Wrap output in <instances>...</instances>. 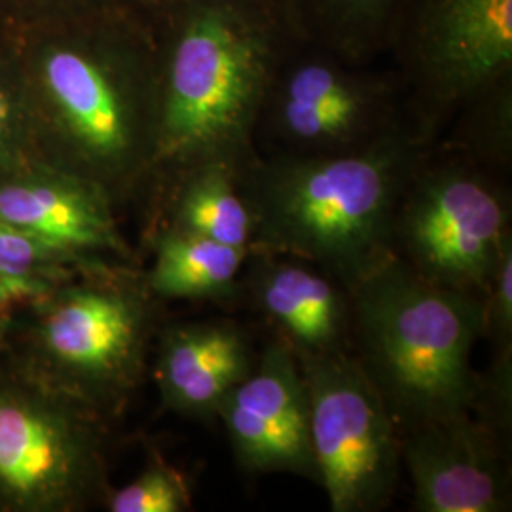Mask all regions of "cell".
Returning <instances> with one entry per match:
<instances>
[{
  "instance_id": "1",
  "label": "cell",
  "mask_w": 512,
  "mask_h": 512,
  "mask_svg": "<svg viewBox=\"0 0 512 512\" xmlns=\"http://www.w3.org/2000/svg\"><path fill=\"white\" fill-rule=\"evenodd\" d=\"M16 31L42 160L128 196L154 167L158 54L99 4Z\"/></svg>"
},
{
  "instance_id": "2",
  "label": "cell",
  "mask_w": 512,
  "mask_h": 512,
  "mask_svg": "<svg viewBox=\"0 0 512 512\" xmlns=\"http://www.w3.org/2000/svg\"><path fill=\"white\" fill-rule=\"evenodd\" d=\"M421 156L418 135L399 124L340 152L253 156L239 169L251 253L306 260L351 293L393 258L395 213Z\"/></svg>"
},
{
  "instance_id": "3",
  "label": "cell",
  "mask_w": 512,
  "mask_h": 512,
  "mask_svg": "<svg viewBox=\"0 0 512 512\" xmlns=\"http://www.w3.org/2000/svg\"><path fill=\"white\" fill-rule=\"evenodd\" d=\"M156 65L154 167L169 179L219 160L245 165L277 73L275 33L251 0H177Z\"/></svg>"
},
{
  "instance_id": "4",
  "label": "cell",
  "mask_w": 512,
  "mask_h": 512,
  "mask_svg": "<svg viewBox=\"0 0 512 512\" xmlns=\"http://www.w3.org/2000/svg\"><path fill=\"white\" fill-rule=\"evenodd\" d=\"M351 353L399 431L471 410L484 302L389 258L351 291Z\"/></svg>"
},
{
  "instance_id": "5",
  "label": "cell",
  "mask_w": 512,
  "mask_h": 512,
  "mask_svg": "<svg viewBox=\"0 0 512 512\" xmlns=\"http://www.w3.org/2000/svg\"><path fill=\"white\" fill-rule=\"evenodd\" d=\"M35 342L50 387L92 410L126 403L141 384L156 296L145 279L101 262L40 298Z\"/></svg>"
},
{
  "instance_id": "6",
  "label": "cell",
  "mask_w": 512,
  "mask_h": 512,
  "mask_svg": "<svg viewBox=\"0 0 512 512\" xmlns=\"http://www.w3.org/2000/svg\"><path fill=\"white\" fill-rule=\"evenodd\" d=\"M511 196L465 158L421 156L393 224V256L421 279L484 296L512 245Z\"/></svg>"
},
{
  "instance_id": "7",
  "label": "cell",
  "mask_w": 512,
  "mask_h": 512,
  "mask_svg": "<svg viewBox=\"0 0 512 512\" xmlns=\"http://www.w3.org/2000/svg\"><path fill=\"white\" fill-rule=\"evenodd\" d=\"M109 495L95 410L65 393L0 384V505L73 511Z\"/></svg>"
},
{
  "instance_id": "8",
  "label": "cell",
  "mask_w": 512,
  "mask_h": 512,
  "mask_svg": "<svg viewBox=\"0 0 512 512\" xmlns=\"http://www.w3.org/2000/svg\"><path fill=\"white\" fill-rule=\"evenodd\" d=\"M317 484L332 512L384 511L401 475V431L353 353L298 359Z\"/></svg>"
},
{
  "instance_id": "9",
  "label": "cell",
  "mask_w": 512,
  "mask_h": 512,
  "mask_svg": "<svg viewBox=\"0 0 512 512\" xmlns=\"http://www.w3.org/2000/svg\"><path fill=\"white\" fill-rule=\"evenodd\" d=\"M408 59L423 143L446 114L509 82L512 0H420Z\"/></svg>"
},
{
  "instance_id": "10",
  "label": "cell",
  "mask_w": 512,
  "mask_h": 512,
  "mask_svg": "<svg viewBox=\"0 0 512 512\" xmlns=\"http://www.w3.org/2000/svg\"><path fill=\"white\" fill-rule=\"evenodd\" d=\"M232 454L247 475L291 473L317 484L308 389L291 348L275 338L220 403Z\"/></svg>"
},
{
  "instance_id": "11",
  "label": "cell",
  "mask_w": 512,
  "mask_h": 512,
  "mask_svg": "<svg viewBox=\"0 0 512 512\" xmlns=\"http://www.w3.org/2000/svg\"><path fill=\"white\" fill-rule=\"evenodd\" d=\"M418 512L511 511V439L471 410L401 433Z\"/></svg>"
},
{
  "instance_id": "12",
  "label": "cell",
  "mask_w": 512,
  "mask_h": 512,
  "mask_svg": "<svg viewBox=\"0 0 512 512\" xmlns=\"http://www.w3.org/2000/svg\"><path fill=\"white\" fill-rule=\"evenodd\" d=\"M279 154H325L361 147L397 126L387 90L336 65L306 61L277 78L264 99Z\"/></svg>"
},
{
  "instance_id": "13",
  "label": "cell",
  "mask_w": 512,
  "mask_h": 512,
  "mask_svg": "<svg viewBox=\"0 0 512 512\" xmlns=\"http://www.w3.org/2000/svg\"><path fill=\"white\" fill-rule=\"evenodd\" d=\"M112 203L97 184L48 162L0 177V219L88 260L131 256Z\"/></svg>"
},
{
  "instance_id": "14",
  "label": "cell",
  "mask_w": 512,
  "mask_h": 512,
  "mask_svg": "<svg viewBox=\"0 0 512 512\" xmlns=\"http://www.w3.org/2000/svg\"><path fill=\"white\" fill-rule=\"evenodd\" d=\"M243 298L296 359L351 351V294L311 262L251 253L243 268Z\"/></svg>"
},
{
  "instance_id": "15",
  "label": "cell",
  "mask_w": 512,
  "mask_h": 512,
  "mask_svg": "<svg viewBox=\"0 0 512 512\" xmlns=\"http://www.w3.org/2000/svg\"><path fill=\"white\" fill-rule=\"evenodd\" d=\"M256 357L249 334L234 321H188L162 330L154 378L169 410L217 420L222 399L251 372Z\"/></svg>"
},
{
  "instance_id": "16",
  "label": "cell",
  "mask_w": 512,
  "mask_h": 512,
  "mask_svg": "<svg viewBox=\"0 0 512 512\" xmlns=\"http://www.w3.org/2000/svg\"><path fill=\"white\" fill-rule=\"evenodd\" d=\"M249 253L211 239L164 228L154 239L145 283L156 298L238 304Z\"/></svg>"
},
{
  "instance_id": "17",
  "label": "cell",
  "mask_w": 512,
  "mask_h": 512,
  "mask_svg": "<svg viewBox=\"0 0 512 512\" xmlns=\"http://www.w3.org/2000/svg\"><path fill=\"white\" fill-rule=\"evenodd\" d=\"M241 165L203 162L171 177L169 226L251 253L255 222L239 183Z\"/></svg>"
},
{
  "instance_id": "18",
  "label": "cell",
  "mask_w": 512,
  "mask_h": 512,
  "mask_svg": "<svg viewBox=\"0 0 512 512\" xmlns=\"http://www.w3.org/2000/svg\"><path fill=\"white\" fill-rule=\"evenodd\" d=\"M101 262L69 253L0 219V289L12 300H40L55 285Z\"/></svg>"
},
{
  "instance_id": "19",
  "label": "cell",
  "mask_w": 512,
  "mask_h": 512,
  "mask_svg": "<svg viewBox=\"0 0 512 512\" xmlns=\"http://www.w3.org/2000/svg\"><path fill=\"white\" fill-rule=\"evenodd\" d=\"M44 162L19 71L18 57L8 35H0V177Z\"/></svg>"
},
{
  "instance_id": "20",
  "label": "cell",
  "mask_w": 512,
  "mask_h": 512,
  "mask_svg": "<svg viewBox=\"0 0 512 512\" xmlns=\"http://www.w3.org/2000/svg\"><path fill=\"white\" fill-rule=\"evenodd\" d=\"M107 505L112 512L190 511L192 490L184 473L156 456L135 480L109 492Z\"/></svg>"
},
{
  "instance_id": "21",
  "label": "cell",
  "mask_w": 512,
  "mask_h": 512,
  "mask_svg": "<svg viewBox=\"0 0 512 512\" xmlns=\"http://www.w3.org/2000/svg\"><path fill=\"white\" fill-rule=\"evenodd\" d=\"M395 0H311L323 31L349 55H363L380 38Z\"/></svg>"
},
{
  "instance_id": "22",
  "label": "cell",
  "mask_w": 512,
  "mask_h": 512,
  "mask_svg": "<svg viewBox=\"0 0 512 512\" xmlns=\"http://www.w3.org/2000/svg\"><path fill=\"white\" fill-rule=\"evenodd\" d=\"M482 302V340L490 344L492 359L512 357V245L501 256Z\"/></svg>"
},
{
  "instance_id": "23",
  "label": "cell",
  "mask_w": 512,
  "mask_h": 512,
  "mask_svg": "<svg viewBox=\"0 0 512 512\" xmlns=\"http://www.w3.org/2000/svg\"><path fill=\"white\" fill-rule=\"evenodd\" d=\"M97 0H0V18L16 29L46 23L84 10Z\"/></svg>"
},
{
  "instance_id": "24",
  "label": "cell",
  "mask_w": 512,
  "mask_h": 512,
  "mask_svg": "<svg viewBox=\"0 0 512 512\" xmlns=\"http://www.w3.org/2000/svg\"><path fill=\"white\" fill-rule=\"evenodd\" d=\"M10 302H14V300H12L8 294L4 293V291L0 289V317H2L4 310L8 308V304H10Z\"/></svg>"
},
{
  "instance_id": "25",
  "label": "cell",
  "mask_w": 512,
  "mask_h": 512,
  "mask_svg": "<svg viewBox=\"0 0 512 512\" xmlns=\"http://www.w3.org/2000/svg\"><path fill=\"white\" fill-rule=\"evenodd\" d=\"M139 2H143V4H148V6H162V4H175L177 0H139Z\"/></svg>"
}]
</instances>
